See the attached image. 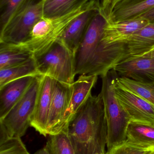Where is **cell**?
Wrapping results in <instances>:
<instances>
[{"instance_id":"cell-7","label":"cell","mask_w":154,"mask_h":154,"mask_svg":"<svg viewBox=\"0 0 154 154\" xmlns=\"http://www.w3.org/2000/svg\"><path fill=\"white\" fill-rule=\"evenodd\" d=\"M41 76L35 77L20 99L14 106L0 123L9 134L21 137L30 126L31 118L34 111L39 87Z\"/></svg>"},{"instance_id":"cell-33","label":"cell","mask_w":154,"mask_h":154,"mask_svg":"<svg viewBox=\"0 0 154 154\" xmlns=\"http://www.w3.org/2000/svg\"></svg>"},{"instance_id":"cell-9","label":"cell","mask_w":154,"mask_h":154,"mask_svg":"<svg viewBox=\"0 0 154 154\" xmlns=\"http://www.w3.org/2000/svg\"><path fill=\"white\" fill-rule=\"evenodd\" d=\"M116 95L131 121L154 125V106L116 81Z\"/></svg>"},{"instance_id":"cell-17","label":"cell","mask_w":154,"mask_h":154,"mask_svg":"<svg viewBox=\"0 0 154 154\" xmlns=\"http://www.w3.org/2000/svg\"><path fill=\"white\" fill-rule=\"evenodd\" d=\"M154 8V0H123L115 6L108 21L117 22L133 20Z\"/></svg>"},{"instance_id":"cell-19","label":"cell","mask_w":154,"mask_h":154,"mask_svg":"<svg viewBox=\"0 0 154 154\" xmlns=\"http://www.w3.org/2000/svg\"><path fill=\"white\" fill-rule=\"evenodd\" d=\"M127 140L140 145L154 146V125L131 121L127 128Z\"/></svg>"},{"instance_id":"cell-20","label":"cell","mask_w":154,"mask_h":154,"mask_svg":"<svg viewBox=\"0 0 154 154\" xmlns=\"http://www.w3.org/2000/svg\"><path fill=\"white\" fill-rule=\"evenodd\" d=\"M33 57L30 51L15 45L0 43V69L23 63Z\"/></svg>"},{"instance_id":"cell-10","label":"cell","mask_w":154,"mask_h":154,"mask_svg":"<svg viewBox=\"0 0 154 154\" xmlns=\"http://www.w3.org/2000/svg\"><path fill=\"white\" fill-rule=\"evenodd\" d=\"M97 79L98 76L95 75H80L71 84L68 106L62 118L59 133L68 129L78 111L91 95Z\"/></svg>"},{"instance_id":"cell-13","label":"cell","mask_w":154,"mask_h":154,"mask_svg":"<svg viewBox=\"0 0 154 154\" xmlns=\"http://www.w3.org/2000/svg\"><path fill=\"white\" fill-rule=\"evenodd\" d=\"M71 92V85L54 80L51 103L48 123L49 135L59 133L62 118L68 106Z\"/></svg>"},{"instance_id":"cell-30","label":"cell","mask_w":154,"mask_h":154,"mask_svg":"<svg viewBox=\"0 0 154 154\" xmlns=\"http://www.w3.org/2000/svg\"><path fill=\"white\" fill-rule=\"evenodd\" d=\"M151 52V53H154V48H153L152 49V50L150 51H149V52Z\"/></svg>"},{"instance_id":"cell-25","label":"cell","mask_w":154,"mask_h":154,"mask_svg":"<svg viewBox=\"0 0 154 154\" xmlns=\"http://www.w3.org/2000/svg\"><path fill=\"white\" fill-rule=\"evenodd\" d=\"M153 150L154 146L140 145L127 140L107 152L108 154H149Z\"/></svg>"},{"instance_id":"cell-26","label":"cell","mask_w":154,"mask_h":154,"mask_svg":"<svg viewBox=\"0 0 154 154\" xmlns=\"http://www.w3.org/2000/svg\"><path fill=\"white\" fill-rule=\"evenodd\" d=\"M25 0H0L1 30Z\"/></svg>"},{"instance_id":"cell-12","label":"cell","mask_w":154,"mask_h":154,"mask_svg":"<svg viewBox=\"0 0 154 154\" xmlns=\"http://www.w3.org/2000/svg\"><path fill=\"white\" fill-rule=\"evenodd\" d=\"M113 69L119 77L142 82H154V53L130 58L120 62Z\"/></svg>"},{"instance_id":"cell-28","label":"cell","mask_w":154,"mask_h":154,"mask_svg":"<svg viewBox=\"0 0 154 154\" xmlns=\"http://www.w3.org/2000/svg\"><path fill=\"white\" fill-rule=\"evenodd\" d=\"M140 17H143L147 19L150 22H154V8L144 14Z\"/></svg>"},{"instance_id":"cell-8","label":"cell","mask_w":154,"mask_h":154,"mask_svg":"<svg viewBox=\"0 0 154 154\" xmlns=\"http://www.w3.org/2000/svg\"><path fill=\"white\" fill-rule=\"evenodd\" d=\"M107 22L106 18L99 11L90 21L74 55L76 75H85L98 47Z\"/></svg>"},{"instance_id":"cell-3","label":"cell","mask_w":154,"mask_h":154,"mask_svg":"<svg viewBox=\"0 0 154 154\" xmlns=\"http://www.w3.org/2000/svg\"><path fill=\"white\" fill-rule=\"evenodd\" d=\"M154 48V22L116 43L100 45L96 52V62L107 73L117 64L130 58L143 56Z\"/></svg>"},{"instance_id":"cell-6","label":"cell","mask_w":154,"mask_h":154,"mask_svg":"<svg viewBox=\"0 0 154 154\" xmlns=\"http://www.w3.org/2000/svg\"><path fill=\"white\" fill-rule=\"evenodd\" d=\"M34 58L40 75L69 85L74 82L75 56L60 42L58 41L46 52Z\"/></svg>"},{"instance_id":"cell-1","label":"cell","mask_w":154,"mask_h":154,"mask_svg":"<svg viewBox=\"0 0 154 154\" xmlns=\"http://www.w3.org/2000/svg\"><path fill=\"white\" fill-rule=\"evenodd\" d=\"M76 154L105 152L107 127L102 94H91L68 127Z\"/></svg>"},{"instance_id":"cell-22","label":"cell","mask_w":154,"mask_h":154,"mask_svg":"<svg viewBox=\"0 0 154 154\" xmlns=\"http://www.w3.org/2000/svg\"><path fill=\"white\" fill-rule=\"evenodd\" d=\"M117 82L122 87L129 90L154 106V82H142L129 78L119 76Z\"/></svg>"},{"instance_id":"cell-11","label":"cell","mask_w":154,"mask_h":154,"mask_svg":"<svg viewBox=\"0 0 154 154\" xmlns=\"http://www.w3.org/2000/svg\"><path fill=\"white\" fill-rule=\"evenodd\" d=\"M54 82L52 78L41 76L34 111L31 118L30 126L44 137L48 135V119Z\"/></svg>"},{"instance_id":"cell-32","label":"cell","mask_w":154,"mask_h":154,"mask_svg":"<svg viewBox=\"0 0 154 154\" xmlns=\"http://www.w3.org/2000/svg\"><path fill=\"white\" fill-rule=\"evenodd\" d=\"M149 154H154V150L153 151H152L151 153H150Z\"/></svg>"},{"instance_id":"cell-5","label":"cell","mask_w":154,"mask_h":154,"mask_svg":"<svg viewBox=\"0 0 154 154\" xmlns=\"http://www.w3.org/2000/svg\"><path fill=\"white\" fill-rule=\"evenodd\" d=\"M44 0H25L1 30L0 43L17 45L24 42L43 16Z\"/></svg>"},{"instance_id":"cell-15","label":"cell","mask_w":154,"mask_h":154,"mask_svg":"<svg viewBox=\"0 0 154 154\" xmlns=\"http://www.w3.org/2000/svg\"><path fill=\"white\" fill-rule=\"evenodd\" d=\"M149 23L148 20L143 17L117 22L108 21L99 45H108L122 41Z\"/></svg>"},{"instance_id":"cell-24","label":"cell","mask_w":154,"mask_h":154,"mask_svg":"<svg viewBox=\"0 0 154 154\" xmlns=\"http://www.w3.org/2000/svg\"><path fill=\"white\" fill-rule=\"evenodd\" d=\"M45 146L50 154H76L68 128L59 134L49 135Z\"/></svg>"},{"instance_id":"cell-31","label":"cell","mask_w":154,"mask_h":154,"mask_svg":"<svg viewBox=\"0 0 154 154\" xmlns=\"http://www.w3.org/2000/svg\"><path fill=\"white\" fill-rule=\"evenodd\" d=\"M96 154H108L107 152H105L99 153H98Z\"/></svg>"},{"instance_id":"cell-2","label":"cell","mask_w":154,"mask_h":154,"mask_svg":"<svg viewBox=\"0 0 154 154\" xmlns=\"http://www.w3.org/2000/svg\"><path fill=\"white\" fill-rule=\"evenodd\" d=\"M100 3L99 0H89L62 16H43L34 25L27 38L22 43L14 45L30 51L34 57H39L59 40L67 26L74 19L89 9L99 7Z\"/></svg>"},{"instance_id":"cell-21","label":"cell","mask_w":154,"mask_h":154,"mask_svg":"<svg viewBox=\"0 0 154 154\" xmlns=\"http://www.w3.org/2000/svg\"><path fill=\"white\" fill-rule=\"evenodd\" d=\"M89 0H44L43 16H62L77 9Z\"/></svg>"},{"instance_id":"cell-14","label":"cell","mask_w":154,"mask_h":154,"mask_svg":"<svg viewBox=\"0 0 154 154\" xmlns=\"http://www.w3.org/2000/svg\"><path fill=\"white\" fill-rule=\"evenodd\" d=\"M100 7L89 9L76 17L67 26L59 39L75 55L88 26Z\"/></svg>"},{"instance_id":"cell-29","label":"cell","mask_w":154,"mask_h":154,"mask_svg":"<svg viewBox=\"0 0 154 154\" xmlns=\"http://www.w3.org/2000/svg\"><path fill=\"white\" fill-rule=\"evenodd\" d=\"M33 154H50L46 146L40 150H38Z\"/></svg>"},{"instance_id":"cell-23","label":"cell","mask_w":154,"mask_h":154,"mask_svg":"<svg viewBox=\"0 0 154 154\" xmlns=\"http://www.w3.org/2000/svg\"><path fill=\"white\" fill-rule=\"evenodd\" d=\"M0 154H30L21 137L9 134L0 123Z\"/></svg>"},{"instance_id":"cell-18","label":"cell","mask_w":154,"mask_h":154,"mask_svg":"<svg viewBox=\"0 0 154 154\" xmlns=\"http://www.w3.org/2000/svg\"><path fill=\"white\" fill-rule=\"evenodd\" d=\"M30 75H40L33 57L23 63L0 69V88L12 81Z\"/></svg>"},{"instance_id":"cell-27","label":"cell","mask_w":154,"mask_h":154,"mask_svg":"<svg viewBox=\"0 0 154 154\" xmlns=\"http://www.w3.org/2000/svg\"><path fill=\"white\" fill-rule=\"evenodd\" d=\"M122 1L123 0H101L99 12L108 20L115 5Z\"/></svg>"},{"instance_id":"cell-4","label":"cell","mask_w":154,"mask_h":154,"mask_svg":"<svg viewBox=\"0 0 154 154\" xmlns=\"http://www.w3.org/2000/svg\"><path fill=\"white\" fill-rule=\"evenodd\" d=\"M118 76L112 69L102 76L101 93L103 97L107 127V152L127 140V133L130 116L118 100L115 84Z\"/></svg>"},{"instance_id":"cell-16","label":"cell","mask_w":154,"mask_h":154,"mask_svg":"<svg viewBox=\"0 0 154 154\" xmlns=\"http://www.w3.org/2000/svg\"><path fill=\"white\" fill-rule=\"evenodd\" d=\"M36 76L22 77L12 81L0 88V120L5 117L20 99Z\"/></svg>"}]
</instances>
